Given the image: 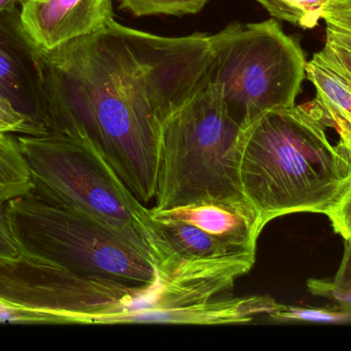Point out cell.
Instances as JSON below:
<instances>
[{
  "instance_id": "1",
  "label": "cell",
  "mask_w": 351,
  "mask_h": 351,
  "mask_svg": "<svg viewBox=\"0 0 351 351\" xmlns=\"http://www.w3.org/2000/svg\"><path fill=\"white\" fill-rule=\"evenodd\" d=\"M36 52L57 73L71 117L130 191L145 205L154 200L160 123L208 84L210 35L162 36L112 18L90 34Z\"/></svg>"
},
{
  "instance_id": "2",
  "label": "cell",
  "mask_w": 351,
  "mask_h": 351,
  "mask_svg": "<svg viewBox=\"0 0 351 351\" xmlns=\"http://www.w3.org/2000/svg\"><path fill=\"white\" fill-rule=\"evenodd\" d=\"M317 101L268 111L243 129L239 181L262 228L280 216L326 214L351 187V152L330 141Z\"/></svg>"
},
{
  "instance_id": "3",
  "label": "cell",
  "mask_w": 351,
  "mask_h": 351,
  "mask_svg": "<svg viewBox=\"0 0 351 351\" xmlns=\"http://www.w3.org/2000/svg\"><path fill=\"white\" fill-rule=\"evenodd\" d=\"M32 192L100 223L156 266L150 208L140 202L75 120L39 135H16Z\"/></svg>"
},
{
  "instance_id": "4",
  "label": "cell",
  "mask_w": 351,
  "mask_h": 351,
  "mask_svg": "<svg viewBox=\"0 0 351 351\" xmlns=\"http://www.w3.org/2000/svg\"><path fill=\"white\" fill-rule=\"evenodd\" d=\"M243 128L208 82L160 123L154 210L206 199L247 202L239 181Z\"/></svg>"
},
{
  "instance_id": "5",
  "label": "cell",
  "mask_w": 351,
  "mask_h": 351,
  "mask_svg": "<svg viewBox=\"0 0 351 351\" xmlns=\"http://www.w3.org/2000/svg\"><path fill=\"white\" fill-rule=\"evenodd\" d=\"M4 212L23 257L123 284L160 280L156 264L112 231L33 192L6 202Z\"/></svg>"
},
{
  "instance_id": "6",
  "label": "cell",
  "mask_w": 351,
  "mask_h": 351,
  "mask_svg": "<svg viewBox=\"0 0 351 351\" xmlns=\"http://www.w3.org/2000/svg\"><path fill=\"white\" fill-rule=\"evenodd\" d=\"M208 82L245 129L268 111L291 109L306 78V57L278 21L232 23L210 35Z\"/></svg>"
},
{
  "instance_id": "7",
  "label": "cell",
  "mask_w": 351,
  "mask_h": 351,
  "mask_svg": "<svg viewBox=\"0 0 351 351\" xmlns=\"http://www.w3.org/2000/svg\"><path fill=\"white\" fill-rule=\"evenodd\" d=\"M112 18L111 0H22L19 24L34 49L49 52L95 32Z\"/></svg>"
},
{
  "instance_id": "8",
  "label": "cell",
  "mask_w": 351,
  "mask_h": 351,
  "mask_svg": "<svg viewBox=\"0 0 351 351\" xmlns=\"http://www.w3.org/2000/svg\"><path fill=\"white\" fill-rule=\"evenodd\" d=\"M154 216L193 225L208 234L234 247L257 251L263 228L247 202L206 199L167 210H154Z\"/></svg>"
},
{
  "instance_id": "9",
  "label": "cell",
  "mask_w": 351,
  "mask_h": 351,
  "mask_svg": "<svg viewBox=\"0 0 351 351\" xmlns=\"http://www.w3.org/2000/svg\"><path fill=\"white\" fill-rule=\"evenodd\" d=\"M306 78L317 91L315 100L351 152L350 80L322 49L307 62Z\"/></svg>"
},
{
  "instance_id": "10",
  "label": "cell",
  "mask_w": 351,
  "mask_h": 351,
  "mask_svg": "<svg viewBox=\"0 0 351 351\" xmlns=\"http://www.w3.org/2000/svg\"><path fill=\"white\" fill-rule=\"evenodd\" d=\"M31 192L32 181L16 136L0 132V203Z\"/></svg>"
},
{
  "instance_id": "11",
  "label": "cell",
  "mask_w": 351,
  "mask_h": 351,
  "mask_svg": "<svg viewBox=\"0 0 351 351\" xmlns=\"http://www.w3.org/2000/svg\"><path fill=\"white\" fill-rule=\"evenodd\" d=\"M272 18L302 29H313L323 20L326 8L337 0H257Z\"/></svg>"
},
{
  "instance_id": "12",
  "label": "cell",
  "mask_w": 351,
  "mask_h": 351,
  "mask_svg": "<svg viewBox=\"0 0 351 351\" xmlns=\"http://www.w3.org/2000/svg\"><path fill=\"white\" fill-rule=\"evenodd\" d=\"M274 323L351 324V309L346 307H299L280 304L266 315Z\"/></svg>"
},
{
  "instance_id": "13",
  "label": "cell",
  "mask_w": 351,
  "mask_h": 351,
  "mask_svg": "<svg viewBox=\"0 0 351 351\" xmlns=\"http://www.w3.org/2000/svg\"><path fill=\"white\" fill-rule=\"evenodd\" d=\"M307 288L313 296L323 297L351 309V245L346 242L343 259L333 280L311 278Z\"/></svg>"
},
{
  "instance_id": "14",
  "label": "cell",
  "mask_w": 351,
  "mask_h": 351,
  "mask_svg": "<svg viewBox=\"0 0 351 351\" xmlns=\"http://www.w3.org/2000/svg\"><path fill=\"white\" fill-rule=\"evenodd\" d=\"M121 10L135 16L197 14L208 0H119Z\"/></svg>"
},
{
  "instance_id": "15",
  "label": "cell",
  "mask_w": 351,
  "mask_h": 351,
  "mask_svg": "<svg viewBox=\"0 0 351 351\" xmlns=\"http://www.w3.org/2000/svg\"><path fill=\"white\" fill-rule=\"evenodd\" d=\"M326 216L331 220L335 233L351 245V187Z\"/></svg>"
},
{
  "instance_id": "16",
  "label": "cell",
  "mask_w": 351,
  "mask_h": 351,
  "mask_svg": "<svg viewBox=\"0 0 351 351\" xmlns=\"http://www.w3.org/2000/svg\"><path fill=\"white\" fill-rule=\"evenodd\" d=\"M21 78L20 63L8 45L0 43V86L8 90H19L21 88Z\"/></svg>"
},
{
  "instance_id": "17",
  "label": "cell",
  "mask_w": 351,
  "mask_h": 351,
  "mask_svg": "<svg viewBox=\"0 0 351 351\" xmlns=\"http://www.w3.org/2000/svg\"><path fill=\"white\" fill-rule=\"evenodd\" d=\"M4 206L5 204L0 203V261L16 259L20 256L18 247L8 229Z\"/></svg>"
},
{
  "instance_id": "18",
  "label": "cell",
  "mask_w": 351,
  "mask_h": 351,
  "mask_svg": "<svg viewBox=\"0 0 351 351\" xmlns=\"http://www.w3.org/2000/svg\"><path fill=\"white\" fill-rule=\"evenodd\" d=\"M0 113L10 115V117H14V119L27 120V121L35 120L28 113L16 109L12 101L1 91H0Z\"/></svg>"
},
{
  "instance_id": "19",
  "label": "cell",
  "mask_w": 351,
  "mask_h": 351,
  "mask_svg": "<svg viewBox=\"0 0 351 351\" xmlns=\"http://www.w3.org/2000/svg\"><path fill=\"white\" fill-rule=\"evenodd\" d=\"M22 0H0V14L10 12L14 10L16 4L21 3Z\"/></svg>"
}]
</instances>
